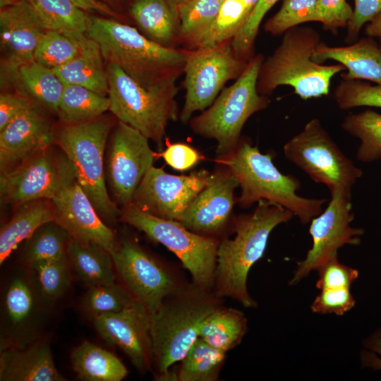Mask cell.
Returning a JSON list of instances; mask_svg holds the SVG:
<instances>
[{
    "label": "cell",
    "instance_id": "d4e9b609",
    "mask_svg": "<svg viewBox=\"0 0 381 381\" xmlns=\"http://www.w3.org/2000/svg\"><path fill=\"white\" fill-rule=\"evenodd\" d=\"M3 71L18 87L19 93L57 113L64 84L52 69L33 60Z\"/></svg>",
    "mask_w": 381,
    "mask_h": 381
},
{
    "label": "cell",
    "instance_id": "44dd1931",
    "mask_svg": "<svg viewBox=\"0 0 381 381\" xmlns=\"http://www.w3.org/2000/svg\"><path fill=\"white\" fill-rule=\"evenodd\" d=\"M225 167L212 174L207 185L182 215L179 222L188 229L213 233L222 229L229 219L235 202L234 190L239 183Z\"/></svg>",
    "mask_w": 381,
    "mask_h": 381
},
{
    "label": "cell",
    "instance_id": "e0dca14e",
    "mask_svg": "<svg viewBox=\"0 0 381 381\" xmlns=\"http://www.w3.org/2000/svg\"><path fill=\"white\" fill-rule=\"evenodd\" d=\"M99 335L118 346L138 370H148L153 363L151 319L147 309L134 301L123 310L93 317Z\"/></svg>",
    "mask_w": 381,
    "mask_h": 381
},
{
    "label": "cell",
    "instance_id": "8fae6325",
    "mask_svg": "<svg viewBox=\"0 0 381 381\" xmlns=\"http://www.w3.org/2000/svg\"><path fill=\"white\" fill-rule=\"evenodd\" d=\"M248 62L236 54L231 40L210 47L187 49L183 71L186 95L181 121L186 123L194 112L208 108L225 83L237 79Z\"/></svg>",
    "mask_w": 381,
    "mask_h": 381
},
{
    "label": "cell",
    "instance_id": "f5cc1de1",
    "mask_svg": "<svg viewBox=\"0 0 381 381\" xmlns=\"http://www.w3.org/2000/svg\"><path fill=\"white\" fill-rule=\"evenodd\" d=\"M74 3L85 11H97L111 16H115L114 12L106 4L99 0H73Z\"/></svg>",
    "mask_w": 381,
    "mask_h": 381
},
{
    "label": "cell",
    "instance_id": "6da1fadb",
    "mask_svg": "<svg viewBox=\"0 0 381 381\" xmlns=\"http://www.w3.org/2000/svg\"><path fill=\"white\" fill-rule=\"evenodd\" d=\"M85 35L97 43L105 64L117 65L145 88L176 80L184 71L187 49L158 44L114 19L89 16Z\"/></svg>",
    "mask_w": 381,
    "mask_h": 381
},
{
    "label": "cell",
    "instance_id": "681fc988",
    "mask_svg": "<svg viewBox=\"0 0 381 381\" xmlns=\"http://www.w3.org/2000/svg\"><path fill=\"white\" fill-rule=\"evenodd\" d=\"M353 17L349 23L347 39L357 37L362 27L381 13V0H355Z\"/></svg>",
    "mask_w": 381,
    "mask_h": 381
},
{
    "label": "cell",
    "instance_id": "db71d44e",
    "mask_svg": "<svg viewBox=\"0 0 381 381\" xmlns=\"http://www.w3.org/2000/svg\"><path fill=\"white\" fill-rule=\"evenodd\" d=\"M365 34L368 37L381 38V13L365 25Z\"/></svg>",
    "mask_w": 381,
    "mask_h": 381
},
{
    "label": "cell",
    "instance_id": "f35d334b",
    "mask_svg": "<svg viewBox=\"0 0 381 381\" xmlns=\"http://www.w3.org/2000/svg\"><path fill=\"white\" fill-rule=\"evenodd\" d=\"M79 52V44L71 35L46 30L35 49L34 61L54 70L71 61Z\"/></svg>",
    "mask_w": 381,
    "mask_h": 381
},
{
    "label": "cell",
    "instance_id": "484cf974",
    "mask_svg": "<svg viewBox=\"0 0 381 381\" xmlns=\"http://www.w3.org/2000/svg\"><path fill=\"white\" fill-rule=\"evenodd\" d=\"M129 11L145 37L165 47L179 44L178 13L167 0H133Z\"/></svg>",
    "mask_w": 381,
    "mask_h": 381
},
{
    "label": "cell",
    "instance_id": "e575fe53",
    "mask_svg": "<svg viewBox=\"0 0 381 381\" xmlns=\"http://www.w3.org/2000/svg\"><path fill=\"white\" fill-rule=\"evenodd\" d=\"M70 239L69 233L56 222L45 223L28 239L23 260L32 268L40 262L65 258Z\"/></svg>",
    "mask_w": 381,
    "mask_h": 381
},
{
    "label": "cell",
    "instance_id": "9a60e30c",
    "mask_svg": "<svg viewBox=\"0 0 381 381\" xmlns=\"http://www.w3.org/2000/svg\"><path fill=\"white\" fill-rule=\"evenodd\" d=\"M111 255L126 288L150 314L182 286L167 270L133 241L118 242Z\"/></svg>",
    "mask_w": 381,
    "mask_h": 381
},
{
    "label": "cell",
    "instance_id": "83f0119b",
    "mask_svg": "<svg viewBox=\"0 0 381 381\" xmlns=\"http://www.w3.org/2000/svg\"><path fill=\"white\" fill-rule=\"evenodd\" d=\"M38 200L19 210L0 231V264L23 241L28 240L42 224L56 222L52 202Z\"/></svg>",
    "mask_w": 381,
    "mask_h": 381
},
{
    "label": "cell",
    "instance_id": "f907efd6",
    "mask_svg": "<svg viewBox=\"0 0 381 381\" xmlns=\"http://www.w3.org/2000/svg\"><path fill=\"white\" fill-rule=\"evenodd\" d=\"M162 157L167 164L179 171L189 169L201 159L196 150L183 143L169 145L162 153Z\"/></svg>",
    "mask_w": 381,
    "mask_h": 381
},
{
    "label": "cell",
    "instance_id": "ac0fdd59",
    "mask_svg": "<svg viewBox=\"0 0 381 381\" xmlns=\"http://www.w3.org/2000/svg\"><path fill=\"white\" fill-rule=\"evenodd\" d=\"M51 201L56 222L71 238L97 243L110 253L115 250L118 241L114 233L103 222L77 180L61 190Z\"/></svg>",
    "mask_w": 381,
    "mask_h": 381
},
{
    "label": "cell",
    "instance_id": "4dcf8cb0",
    "mask_svg": "<svg viewBox=\"0 0 381 381\" xmlns=\"http://www.w3.org/2000/svg\"><path fill=\"white\" fill-rule=\"evenodd\" d=\"M35 287L23 275L9 280L3 297V318L11 331L26 329L37 314V301Z\"/></svg>",
    "mask_w": 381,
    "mask_h": 381
},
{
    "label": "cell",
    "instance_id": "f546056e",
    "mask_svg": "<svg viewBox=\"0 0 381 381\" xmlns=\"http://www.w3.org/2000/svg\"><path fill=\"white\" fill-rule=\"evenodd\" d=\"M246 331L247 320L241 311L220 306L203 320L199 337L226 352L241 343Z\"/></svg>",
    "mask_w": 381,
    "mask_h": 381
},
{
    "label": "cell",
    "instance_id": "6f0895ef",
    "mask_svg": "<svg viewBox=\"0 0 381 381\" xmlns=\"http://www.w3.org/2000/svg\"><path fill=\"white\" fill-rule=\"evenodd\" d=\"M380 49H381V38H380Z\"/></svg>",
    "mask_w": 381,
    "mask_h": 381
},
{
    "label": "cell",
    "instance_id": "2e32d148",
    "mask_svg": "<svg viewBox=\"0 0 381 381\" xmlns=\"http://www.w3.org/2000/svg\"><path fill=\"white\" fill-rule=\"evenodd\" d=\"M212 174L202 170L190 175L176 176L151 167L138 188L131 203L153 216L179 222Z\"/></svg>",
    "mask_w": 381,
    "mask_h": 381
},
{
    "label": "cell",
    "instance_id": "d590c367",
    "mask_svg": "<svg viewBox=\"0 0 381 381\" xmlns=\"http://www.w3.org/2000/svg\"><path fill=\"white\" fill-rule=\"evenodd\" d=\"M225 355V351L212 347L198 337L181 361L176 380H216Z\"/></svg>",
    "mask_w": 381,
    "mask_h": 381
},
{
    "label": "cell",
    "instance_id": "d6986e66",
    "mask_svg": "<svg viewBox=\"0 0 381 381\" xmlns=\"http://www.w3.org/2000/svg\"><path fill=\"white\" fill-rule=\"evenodd\" d=\"M28 0L1 4L0 45L3 69L34 60L37 46L46 32Z\"/></svg>",
    "mask_w": 381,
    "mask_h": 381
},
{
    "label": "cell",
    "instance_id": "74e56055",
    "mask_svg": "<svg viewBox=\"0 0 381 381\" xmlns=\"http://www.w3.org/2000/svg\"><path fill=\"white\" fill-rule=\"evenodd\" d=\"M341 128L360 140L356 152L358 160L366 163L381 159L380 114L369 109L350 114L344 119Z\"/></svg>",
    "mask_w": 381,
    "mask_h": 381
},
{
    "label": "cell",
    "instance_id": "f1b7e54d",
    "mask_svg": "<svg viewBox=\"0 0 381 381\" xmlns=\"http://www.w3.org/2000/svg\"><path fill=\"white\" fill-rule=\"evenodd\" d=\"M71 363L78 377L85 381H121L128 374L114 353L87 341L73 350Z\"/></svg>",
    "mask_w": 381,
    "mask_h": 381
},
{
    "label": "cell",
    "instance_id": "680465c9",
    "mask_svg": "<svg viewBox=\"0 0 381 381\" xmlns=\"http://www.w3.org/2000/svg\"><path fill=\"white\" fill-rule=\"evenodd\" d=\"M99 1H101V0H99ZM102 1H109V0H102ZM102 2H103V1H102Z\"/></svg>",
    "mask_w": 381,
    "mask_h": 381
},
{
    "label": "cell",
    "instance_id": "91938a15",
    "mask_svg": "<svg viewBox=\"0 0 381 381\" xmlns=\"http://www.w3.org/2000/svg\"><path fill=\"white\" fill-rule=\"evenodd\" d=\"M222 1H224V0H221Z\"/></svg>",
    "mask_w": 381,
    "mask_h": 381
},
{
    "label": "cell",
    "instance_id": "cb8c5ba5",
    "mask_svg": "<svg viewBox=\"0 0 381 381\" xmlns=\"http://www.w3.org/2000/svg\"><path fill=\"white\" fill-rule=\"evenodd\" d=\"M78 42V54L53 71L65 84L85 87L101 95H108L107 67L97 43L83 32H68Z\"/></svg>",
    "mask_w": 381,
    "mask_h": 381
},
{
    "label": "cell",
    "instance_id": "ba28073f",
    "mask_svg": "<svg viewBox=\"0 0 381 381\" xmlns=\"http://www.w3.org/2000/svg\"><path fill=\"white\" fill-rule=\"evenodd\" d=\"M110 128V121L99 117L64 124L55 133V143L73 164L78 183L100 217L112 222L121 211L111 199L106 184L104 150Z\"/></svg>",
    "mask_w": 381,
    "mask_h": 381
},
{
    "label": "cell",
    "instance_id": "4316f807",
    "mask_svg": "<svg viewBox=\"0 0 381 381\" xmlns=\"http://www.w3.org/2000/svg\"><path fill=\"white\" fill-rule=\"evenodd\" d=\"M66 254L75 274L88 287L115 283L111 255L101 246L71 237Z\"/></svg>",
    "mask_w": 381,
    "mask_h": 381
},
{
    "label": "cell",
    "instance_id": "b9f144b4",
    "mask_svg": "<svg viewBox=\"0 0 381 381\" xmlns=\"http://www.w3.org/2000/svg\"><path fill=\"white\" fill-rule=\"evenodd\" d=\"M334 98L341 109L364 106L381 108V85L343 79L334 90Z\"/></svg>",
    "mask_w": 381,
    "mask_h": 381
},
{
    "label": "cell",
    "instance_id": "ee69618b",
    "mask_svg": "<svg viewBox=\"0 0 381 381\" xmlns=\"http://www.w3.org/2000/svg\"><path fill=\"white\" fill-rule=\"evenodd\" d=\"M279 0H258L246 25L231 40L236 54L246 59H251L254 42L260 23L267 11Z\"/></svg>",
    "mask_w": 381,
    "mask_h": 381
},
{
    "label": "cell",
    "instance_id": "4fadbf2b",
    "mask_svg": "<svg viewBox=\"0 0 381 381\" xmlns=\"http://www.w3.org/2000/svg\"><path fill=\"white\" fill-rule=\"evenodd\" d=\"M330 193L326 209L310 221L309 233L313 246L306 258L298 262L291 285L298 284L323 262L338 255V250L344 245L356 246L361 242L364 229L351 226L354 217L351 192L335 189Z\"/></svg>",
    "mask_w": 381,
    "mask_h": 381
},
{
    "label": "cell",
    "instance_id": "5b68a950",
    "mask_svg": "<svg viewBox=\"0 0 381 381\" xmlns=\"http://www.w3.org/2000/svg\"><path fill=\"white\" fill-rule=\"evenodd\" d=\"M219 298L193 284L167 296L150 314L157 378L167 375L172 365L183 359L199 337L203 320L221 306Z\"/></svg>",
    "mask_w": 381,
    "mask_h": 381
},
{
    "label": "cell",
    "instance_id": "1f68e13d",
    "mask_svg": "<svg viewBox=\"0 0 381 381\" xmlns=\"http://www.w3.org/2000/svg\"><path fill=\"white\" fill-rule=\"evenodd\" d=\"M109 106L108 96L83 86L65 84L56 114L64 124L80 123L99 118Z\"/></svg>",
    "mask_w": 381,
    "mask_h": 381
},
{
    "label": "cell",
    "instance_id": "9f6ffc18",
    "mask_svg": "<svg viewBox=\"0 0 381 381\" xmlns=\"http://www.w3.org/2000/svg\"><path fill=\"white\" fill-rule=\"evenodd\" d=\"M17 1V0H0V1H1L0 4H5V3H7V2H9V1Z\"/></svg>",
    "mask_w": 381,
    "mask_h": 381
},
{
    "label": "cell",
    "instance_id": "603a6c76",
    "mask_svg": "<svg viewBox=\"0 0 381 381\" xmlns=\"http://www.w3.org/2000/svg\"><path fill=\"white\" fill-rule=\"evenodd\" d=\"M1 381H64L57 370L49 344L40 342L25 349L3 348Z\"/></svg>",
    "mask_w": 381,
    "mask_h": 381
},
{
    "label": "cell",
    "instance_id": "ffe728a7",
    "mask_svg": "<svg viewBox=\"0 0 381 381\" xmlns=\"http://www.w3.org/2000/svg\"><path fill=\"white\" fill-rule=\"evenodd\" d=\"M55 133L38 106L17 116L0 131L1 172L51 147Z\"/></svg>",
    "mask_w": 381,
    "mask_h": 381
},
{
    "label": "cell",
    "instance_id": "30bf717a",
    "mask_svg": "<svg viewBox=\"0 0 381 381\" xmlns=\"http://www.w3.org/2000/svg\"><path fill=\"white\" fill-rule=\"evenodd\" d=\"M284 153L289 161L313 181L327 186L329 191L351 192L363 175L362 170L341 150L315 118L284 145Z\"/></svg>",
    "mask_w": 381,
    "mask_h": 381
},
{
    "label": "cell",
    "instance_id": "7402d4cb",
    "mask_svg": "<svg viewBox=\"0 0 381 381\" xmlns=\"http://www.w3.org/2000/svg\"><path fill=\"white\" fill-rule=\"evenodd\" d=\"M312 59L318 64L326 60L339 62L348 71L341 74L344 80H366L381 85V49L371 37L344 47H330L321 42Z\"/></svg>",
    "mask_w": 381,
    "mask_h": 381
},
{
    "label": "cell",
    "instance_id": "836d02e7",
    "mask_svg": "<svg viewBox=\"0 0 381 381\" xmlns=\"http://www.w3.org/2000/svg\"><path fill=\"white\" fill-rule=\"evenodd\" d=\"M47 30L85 33L89 21L86 11L73 0H28Z\"/></svg>",
    "mask_w": 381,
    "mask_h": 381
},
{
    "label": "cell",
    "instance_id": "ab89813d",
    "mask_svg": "<svg viewBox=\"0 0 381 381\" xmlns=\"http://www.w3.org/2000/svg\"><path fill=\"white\" fill-rule=\"evenodd\" d=\"M135 299L127 290L114 283L89 287L83 299V307L92 317L120 312Z\"/></svg>",
    "mask_w": 381,
    "mask_h": 381
},
{
    "label": "cell",
    "instance_id": "7bdbcfd3",
    "mask_svg": "<svg viewBox=\"0 0 381 381\" xmlns=\"http://www.w3.org/2000/svg\"><path fill=\"white\" fill-rule=\"evenodd\" d=\"M32 269L37 274L40 293L47 299L57 298L70 286L71 274L67 256L38 263Z\"/></svg>",
    "mask_w": 381,
    "mask_h": 381
},
{
    "label": "cell",
    "instance_id": "5bb4252c",
    "mask_svg": "<svg viewBox=\"0 0 381 381\" xmlns=\"http://www.w3.org/2000/svg\"><path fill=\"white\" fill-rule=\"evenodd\" d=\"M148 138L119 121L111 137L105 162V178L114 202L126 206L152 167L155 153Z\"/></svg>",
    "mask_w": 381,
    "mask_h": 381
},
{
    "label": "cell",
    "instance_id": "277c9868",
    "mask_svg": "<svg viewBox=\"0 0 381 381\" xmlns=\"http://www.w3.org/2000/svg\"><path fill=\"white\" fill-rule=\"evenodd\" d=\"M237 179L241 192L238 202L250 207L260 200L277 203L307 224L322 211L325 199L308 198L296 193L299 180L280 172L270 154H262L247 141L239 143L229 154L218 157Z\"/></svg>",
    "mask_w": 381,
    "mask_h": 381
},
{
    "label": "cell",
    "instance_id": "3957f363",
    "mask_svg": "<svg viewBox=\"0 0 381 381\" xmlns=\"http://www.w3.org/2000/svg\"><path fill=\"white\" fill-rule=\"evenodd\" d=\"M283 34L280 44L261 64L258 92L267 96L280 85H289L303 99L327 95L332 79L346 68L340 64L327 66L313 60V54L321 43L313 28L298 25Z\"/></svg>",
    "mask_w": 381,
    "mask_h": 381
},
{
    "label": "cell",
    "instance_id": "7c38bea8",
    "mask_svg": "<svg viewBox=\"0 0 381 381\" xmlns=\"http://www.w3.org/2000/svg\"><path fill=\"white\" fill-rule=\"evenodd\" d=\"M76 180L73 164L59 148L51 147L1 172V202L23 205L38 200H52Z\"/></svg>",
    "mask_w": 381,
    "mask_h": 381
},
{
    "label": "cell",
    "instance_id": "60d3db41",
    "mask_svg": "<svg viewBox=\"0 0 381 381\" xmlns=\"http://www.w3.org/2000/svg\"><path fill=\"white\" fill-rule=\"evenodd\" d=\"M308 22H319L317 0H284L280 9L265 24V31L278 35Z\"/></svg>",
    "mask_w": 381,
    "mask_h": 381
},
{
    "label": "cell",
    "instance_id": "c3c4849f",
    "mask_svg": "<svg viewBox=\"0 0 381 381\" xmlns=\"http://www.w3.org/2000/svg\"><path fill=\"white\" fill-rule=\"evenodd\" d=\"M37 105L30 98L20 93H1L0 131L17 116Z\"/></svg>",
    "mask_w": 381,
    "mask_h": 381
},
{
    "label": "cell",
    "instance_id": "816d5d0a",
    "mask_svg": "<svg viewBox=\"0 0 381 381\" xmlns=\"http://www.w3.org/2000/svg\"><path fill=\"white\" fill-rule=\"evenodd\" d=\"M364 346L370 351L361 352V363L363 367L381 370V328L364 341Z\"/></svg>",
    "mask_w": 381,
    "mask_h": 381
},
{
    "label": "cell",
    "instance_id": "7a4b0ae2",
    "mask_svg": "<svg viewBox=\"0 0 381 381\" xmlns=\"http://www.w3.org/2000/svg\"><path fill=\"white\" fill-rule=\"evenodd\" d=\"M294 216L277 203L260 200L253 212L236 219L235 237L223 240L217 248L214 286L218 297H230L246 308L256 307L247 290L248 272L262 257L272 231Z\"/></svg>",
    "mask_w": 381,
    "mask_h": 381
},
{
    "label": "cell",
    "instance_id": "bcb514c9",
    "mask_svg": "<svg viewBox=\"0 0 381 381\" xmlns=\"http://www.w3.org/2000/svg\"><path fill=\"white\" fill-rule=\"evenodd\" d=\"M355 303L350 288L325 289L315 297L310 309L319 314L343 315L353 308Z\"/></svg>",
    "mask_w": 381,
    "mask_h": 381
},
{
    "label": "cell",
    "instance_id": "8992f818",
    "mask_svg": "<svg viewBox=\"0 0 381 381\" xmlns=\"http://www.w3.org/2000/svg\"><path fill=\"white\" fill-rule=\"evenodd\" d=\"M108 78L109 111L162 147L166 127L176 121L178 107L176 80L145 88L114 64H105Z\"/></svg>",
    "mask_w": 381,
    "mask_h": 381
},
{
    "label": "cell",
    "instance_id": "8d00e7d4",
    "mask_svg": "<svg viewBox=\"0 0 381 381\" xmlns=\"http://www.w3.org/2000/svg\"><path fill=\"white\" fill-rule=\"evenodd\" d=\"M258 1H223L214 23L198 47L214 46L232 40L247 23Z\"/></svg>",
    "mask_w": 381,
    "mask_h": 381
},
{
    "label": "cell",
    "instance_id": "52a82bcc",
    "mask_svg": "<svg viewBox=\"0 0 381 381\" xmlns=\"http://www.w3.org/2000/svg\"><path fill=\"white\" fill-rule=\"evenodd\" d=\"M263 59L261 54L252 57L236 81L222 90L207 110L190 120L195 133L216 140L219 157L236 148L246 121L255 112L266 108L270 102L267 96L260 95L257 88Z\"/></svg>",
    "mask_w": 381,
    "mask_h": 381
},
{
    "label": "cell",
    "instance_id": "f6af8a7d",
    "mask_svg": "<svg viewBox=\"0 0 381 381\" xmlns=\"http://www.w3.org/2000/svg\"><path fill=\"white\" fill-rule=\"evenodd\" d=\"M318 289L350 288L357 279L358 271L341 263L338 255L334 256L323 262L318 269Z\"/></svg>",
    "mask_w": 381,
    "mask_h": 381
},
{
    "label": "cell",
    "instance_id": "d6a6232c",
    "mask_svg": "<svg viewBox=\"0 0 381 381\" xmlns=\"http://www.w3.org/2000/svg\"><path fill=\"white\" fill-rule=\"evenodd\" d=\"M221 0H187L177 8L179 19V44L195 49L214 23Z\"/></svg>",
    "mask_w": 381,
    "mask_h": 381
},
{
    "label": "cell",
    "instance_id": "11a10c76",
    "mask_svg": "<svg viewBox=\"0 0 381 381\" xmlns=\"http://www.w3.org/2000/svg\"><path fill=\"white\" fill-rule=\"evenodd\" d=\"M173 9L177 11V8L187 0H167Z\"/></svg>",
    "mask_w": 381,
    "mask_h": 381
},
{
    "label": "cell",
    "instance_id": "7dc6e473",
    "mask_svg": "<svg viewBox=\"0 0 381 381\" xmlns=\"http://www.w3.org/2000/svg\"><path fill=\"white\" fill-rule=\"evenodd\" d=\"M317 13L324 29L336 32L348 25L353 9L346 0H317Z\"/></svg>",
    "mask_w": 381,
    "mask_h": 381
},
{
    "label": "cell",
    "instance_id": "9c48e42d",
    "mask_svg": "<svg viewBox=\"0 0 381 381\" xmlns=\"http://www.w3.org/2000/svg\"><path fill=\"white\" fill-rule=\"evenodd\" d=\"M121 219L173 252L190 273L193 284L205 290L214 286L217 242L175 220L148 214L132 204L123 206Z\"/></svg>",
    "mask_w": 381,
    "mask_h": 381
}]
</instances>
